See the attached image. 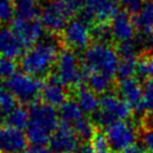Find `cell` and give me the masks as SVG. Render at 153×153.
I'll return each instance as SVG.
<instances>
[{"label":"cell","instance_id":"6da1fadb","mask_svg":"<svg viewBox=\"0 0 153 153\" xmlns=\"http://www.w3.org/2000/svg\"><path fill=\"white\" fill-rule=\"evenodd\" d=\"M60 44L61 41H55L54 38L41 39L20 57V69L24 73L39 80L44 78L48 79L61 53Z\"/></svg>","mask_w":153,"mask_h":153},{"label":"cell","instance_id":"7a4b0ae2","mask_svg":"<svg viewBox=\"0 0 153 153\" xmlns=\"http://www.w3.org/2000/svg\"><path fill=\"white\" fill-rule=\"evenodd\" d=\"M29 123L26 136L34 146L48 144L53 132L59 126V114L54 107L44 102H33L29 106Z\"/></svg>","mask_w":153,"mask_h":153},{"label":"cell","instance_id":"3957f363","mask_svg":"<svg viewBox=\"0 0 153 153\" xmlns=\"http://www.w3.org/2000/svg\"><path fill=\"white\" fill-rule=\"evenodd\" d=\"M81 8L82 0H50L41 9L39 22L50 33H62L70 19Z\"/></svg>","mask_w":153,"mask_h":153},{"label":"cell","instance_id":"277c9868","mask_svg":"<svg viewBox=\"0 0 153 153\" xmlns=\"http://www.w3.org/2000/svg\"><path fill=\"white\" fill-rule=\"evenodd\" d=\"M82 62L87 71L114 76L118 70L120 57L117 50L110 44L94 43L85 51Z\"/></svg>","mask_w":153,"mask_h":153},{"label":"cell","instance_id":"5b68a950","mask_svg":"<svg viewBox=\"0 0 153 153\" xmlns=\"http://www.w3.org/2000/svg\"><path fill=\"white\" fill-rule=\"evenodd\" d=\"M54 71L53 76L65 87L78 88L82 86V82L86 81L87 71L81 68L80 59L71 50L61 51Z\"/></svg>","mask_w":153,"mask_h":153},{"label":"cell","instance_id":"8992f818","mask_svg":"<svg viewBox=\"0 0 153 153\" xmlns=\"http://www.w3.org/2000/svg\"><path fill=\"white\" fill-rule=\"evenodd\" d=\"M132 109L120 96L114 94L102 95L99 101V108L94 114L92 120L96 126L107 127L110 124L128 118Z\"/></svg>","mask_w":153,"mask_h":153},{"label":"cell","instance_id":"52a82bcc","mask_svg":"<svg viewBox=\"0 0 153 153\" xmlns=\"http://www.w3.org/2000/svg\"><path fill=\"white\" fill-rule=\"evenodd\" d=\"M6 86L17 101L23 104H33L38 96H41L43 83L39 81V79L28 76L24 72H16L7 80Z\"/></svg>","mask_w":153,"mask_h":153},{"label":"cell","instance_id":"ba28073f","mask_svg":"<svg viewBox=\"0 0 153 153\" xmlns=\"http://www.w3.org/2000/svg\"><path fill=\"white\" fill-rule=\"evenodd\" d=\"M106 139L108 141L111 152H124L125 150L135 144L139 139V132L129 122H115L105 128Z\"/></svg>","mask_w":153,"mask_h":153},{"label":"cell","instance_id":"9c48e42d","mask_svg":"<svg viewBox=\"0 0 153 153\" xmlns=\"http://www.w3.org/2000/svg\"><path fill=\"white\" fill-rule=\"evenodd\" d=\"M118 13L117 0H82L81 19L88 24H109Z\"/></svg>","mask_w":153,"mask_h":153},{"label":"cell","instance_id":"30bf717a","mask_svg":"<svg viewBox=\"0 0 153 153\" xmlns=\"http://www.w3.org/2000/svg\"><path fill=\"white\" fill-rule=\"evenodd\" d=\"M91 39V28L89 24L81 18L71 19L61 33V43L73 52L82 50L86 51L90 46Z\"/></svg>","mask_w":153,"mask_h":153},{"label":"cell","instance_id":"8fae6325","mask_svg":"<svg viewBox=\"0 0 153 153\" xmlns=\"http://www.w3.org/2000/svg\"><path fill=\"white\" fill-rule=\"evenodd\" d=\"M79 137L70 125L60 124L48 141V149L53 153H76L79 144Z\"/></svg>","mask_w":153,"mask_h":153},{"label":"cell","instance_id":"7c38bea8","mask_svg":"<svg viewBox=\"0 0 153 153\" xmlns=\"http://www.w3.org/2000/svg\"><path fill=\"white\" fill-rule=\"evenodd\" d=\"M116 89L118 96L131 107L132 110L142 111L144 109V88L139 79H120Z\"/></svg>","mask_w":153,"mask_h":153},{"label":"cell","instance_id":"4fadbf2b","mask_svg":"<svg viewBox=\"0 0 153 153\" xmlns=\"http://www.w3.org/2000/svg\"><path fill=\"white\" fill-rule=\"evenodd\" d=\"M10 28L13 29V32L24 48H29L34 46L41 41L43 35V25L37 19L20 20L16 18L11 22Z\"/></svg>","mask_w":153,"mask_h":153},{"label":"cell","instance_id":"5bb4252c","mask_svg":"<svg viewBox=\"0 0 153 153\" xmlns=\"http://www.w3.org/2000/svg\"><path fill=\"white\" fill-rule=\"evenodd\" d=\"M110 30L115 39L118 44L131 42L135 36L136 26L134 23L133 16L127 10L120 11L110 22Z\"/></svg>","mask_w":153,"mask_h":153},{"label":"cell","instance_id":"9a60e30c","mask_svg":"<svg viewBox=\"0 0 153 153\" xmlns=\"http://www.w3.org/2000/svg\"><path fill=\"white\" fill-rule=\"evenodd\" d=\"M27 144L28 140L23 131L8 125L0 127V153H23Z\"/></svg>","mask_w":153,"mask_h":153},{"label":"cell","instance_id":"2e32d148","mask_svg":"<svg viewBox=\"0 0 153 153\" xmlns=\"http://www.w3.org/2000/svg\"><path fill=\"white\" fill-rule=\"evenodd\" d=\"M41 97L44 104L52 107H60L68 100V91L65 86L51 74L43 83Z\"/></svg>","mask_w":153,"mask_h":153},{"label":"cell","instance_id":"e0dca14e","mask_svg":"<svg viewBox=\"0 0 153 153\" xmlns=\"http://www.w3.org/2000/svg\"><path fill=\"white\" fill-rule=\"evenodd\" d=\"M24 48L13 29L0 26V56L15 60L23 54Z\"/></svg>","mask_w":153,"mask_h":153},{"label":"cell","instance_id":"ac0fdd59","mask_svg":"<svg viewBox=\"0 0 153 153\" xmlns=\"http://www.w3.org/2000/svg\"><path fill=\"white\" fill-rule=\"evenodd\" d=\"M136 29L144 35L153 34V0H145L133 15Z\"/></svg>","mask_w":153,"mask_h":153},{"label":"cell","instance_id":"d6986e66","mask_svg":"<svg viewBox=\"0 0 153 153\" xmlns=\"http://www.w3.org/2000/svg\"><path fill=\"white\" fill-rule=\"evenodd\" d=\"M74 100L80 106L82 111L86 114H95L99 108V101H100L94 91L83 86L74 89Z\"/></svg>","mask_w":153,"mask_h":153},{"label":"cell","instance_id":"ffe728a7","mask_svg":"<svg viewBox=\"0 0 153 153\" xmlns=\"http://www.w3.org/2000/svg\"><path fill=\"white\" fill-rule=\"evenodd\" d=\"M113 78L114 76H108V74H104V73H99V72L87 71L86 83L88 88L91 91H94L96 95L97 94L106 95V94H108V91L114 86Z\"/></svg>","mask_w":153,"mask_h":153},{"label":"cell","instance_id":"44dd1931","mask_svg":"<svg viewBox=\"0 0 153 153\" xmlns=\"http://www.w3.org/2000/svg\"><path fill=\"white\" fill-rule=\"evenodd\" d=\"M15 15L20 20H35L41 15L37 0H14Z\"/></svg>","mask_w":153,"mask_h":153},{"label":"cell","instance_id":"7402d4cb","mask_svg":"<svg viewBox=\"0 0 153 153\" xmlns=\"http://www.w3.org/2000/svg\"><path fill=\"white\" fill-rule=\"evenodd\" d=\"M57 114L63 124L72 126L76 120H79L83 116V111L74 99H68L62 106H60Z\"/></svg>","mask_w":153,"mask_h":153},{"label":"cell","instance_id":"603a6c76","mask_svg":"<svg viewBox=\"0 0 153 153\" xmlns=\"http://www.w3.org/2000/svg\"><path fill=\"white\" fill-rule=\"evenodd\" d=\"M7 125L17 129L27 128L29 123V110L25 107H16L6 117Z\"/></svg>","mask_w":153,"mask_h":153},{"label":"cell","instance_id":"cb8c5ba5","mask_svg":"<svg viewBox=\"0 0 153 153\" xmlns=\"http://www.w3.org/2000/svg\"><path fill=\"white\" fill-rule=\"evenodd\" d=\"M71 127L76 132L78 137L83 141H89V140L91 141V139L94 137V135L97 132L94 120L88 117H85V116H82L80 120H76Z\"/></svg>","mask_w":153,"mask_h":153},{"label":"cell","instance_id":"d4e9b609","mask_svg":"<svg viewBox=\"0 0 153 153\" xmlns=\"http://www.w3.org/2000/svg\"><path fill=\"white\" fill-rule=\"evenodd\" d=\"M17 107V99L10 92L6 85L0 83V111L2 115H8Z\"/></svg>","mask_w":153,"mask_h":153},{"label":"cell","instance_id":"484cf974","mask_svg":"<svg viewBox=\"0 0 153 153\" xmlns=\"http://www.w3.org/2000/svg\"><path fill=\"white\" fill-rule=\"evenodd\" d=\"M91 34H92V39L95 41V43L109 44L110 41L113 39L109 24L95 25L94 28H91Z\"/></svg>","mask_w":153,"mask_h":153},{"label":"cell","instance_id":"4316f807","mask_svg":"<svg viewBox=\"0 0 153 153\" xmlns=\"http://www.w3.org/2000/svg\"><path fill=\"white\" fill-rule=\"evenodd\" d=\"M137 59H120L117 76L120 79L133 78L134 73H136Z\"/></svg>","mask_w":153,"mask_h":153},{"label":"cell","instance_id":"83f0119b","mask_svg":"<svg viewBox=\"0 0 153 153\" xmlns=\"http://www.w3.org/2000/svg\"><path fill=\"white\" fill-rule=\"evenodd\" d=\"M15 15L14 0H0V24L13 22Z\"/></svg>","mask_w":153,"mask_h":153},{"label":"cell","instance_id":"f1b7e54d","mask_svg":"<svg viewBox=\"0 0 153 153\" xmlns=\"http://www.w3.org/2000/svg\"><path fill=\"white\" fill-rule=\"evenodd\" d=\"M139 139L141 148L146 153H153V127L146 125L144 128L139 131Z\"/></svg>","mask_w":153,"mask_h":153},{"label":"cell","instance_id":"f546056e","mask_svg":"<svg viewBox=\"0 0 153 153\" xmlns=\"http://www.w3.org/2000/svg\"><path fill=\"white\" fill-rule=\"evenodd\" d=\"M139 45L140 44L131 41L118 44L116 50L120 59H136V56L139 55Z\"/></svg>","mask_w":153,"mask_h":153},{"label":"cell","instance_id":"4dcf8cb0","mask_svg":"<svg viewBox=\"0 0 153 153\" xmlns=\"http://www.w3.org/2000/svg\"><path fill=\"white\" fill-rule=\"evenodd\" d=\"M17 64L14 60L0 56V80H8L16 73Z\"/></svg>","mask_w":153,"mask_h":153},{"label":"cell","instance_id":"1f68e13d","mask_svg":"<svg viewBox=\"0 0 153 153\" xmlns=\"http://www.w3.org/2000/svg\"><path fill=\"white\" fill-rule=\"evenodd\" d=\"M91 145L96 153H110L111 151L105 134L100 132H96L94 137L91 139Z\"/></svg>","mask_w":153,"mask_h":153},{"label":"cell","instance_id":"d6a6232c","mask_svg":"<svg viewBox=\"0 0 153 153\" xmlns=\"http://www.w3.org/2000/svg\"><path fill=\"white\" fill-rule=\"evenodd\" d=\"M144 109L153 113V79H150L144 85Z\"/></svg>","mask_w":153,"mask_h":153},{"label":"cell","instance_id":"836d02e7","mask_svg":"<svg viewBox=\"0 0 153 153\" xmlns=\"http://www.w3.org/2000/svg\"><path fill=\"white\" fill-rule=\"evenodd\" d=\"M117 2L124 6L125 9L131 14H135L142 5V0H117Z\"/></svg>","mask_w":153,"mask_h":153},{"label":"cell","instance_id":"e575fe53","mask_svg":"<svg viewBox=\"0 0 153 153\" xmlns=\"http://www.w3.org/2000/svg\"><path fill=\"white\" fill-rule=\"evenodd\" d=\"M76 153H96L91 143H83L80 144V146L78 148V150L76 151Z\"/></svg>","mask_w":153,"mask_h":153},{"label":"cell","instance_id":"d590c367","mask_svg":"<svg viewBox=\"0 0 153 153\" xmlns=\"http://www.w3.org/2000/svg\"><path fill=\"white\" fill-rule=\"evenodd\" d=\"M123 153H146L144 151L143 149L141 148V145H136V144H134L132 145L131 148H128L127 150H125Z\"/></svg>","mask_w":153,"mask_h":153},{"label":"cell","instance_id":"8d00e7d4","mask_svg":"<svg viewBox=\"0 0 153 153\" xmlns=\"http://www.w3.org/2000/svg\"><path fill=\"white\" fill-rule=\"evenodd\" d=\"M27 153H53V152L50 149L43 148V146H35V148L32 149V150Z\"/></svg>","mask_w":153,"mask_h":153},{"label":"cell","instance_id":"74e56055","mask_svg":"<svg viewBox=\"0 0 153 153\" xmlns=\"http://www.w3.org/2000/svg\"><path fill=\"white\" fill-rule=\"evenodd\" d=\"M2 120V114H1V111H0V122Z\"/></svg>","mask_w":153,"mask_h":153},{"label":"cell","instance_id":"f35d334b","mask_svg":"<svg viewBox=\"0 0 153 153\" xmlns=\"http://www.w3.org/2000/svg\"><path fill=\"white\" fill-rule=\"evenodd\" d=\"M110 153H117V152H110Z\"/></svg>","mask_w":153,"mask_h":153}]
</instances>
